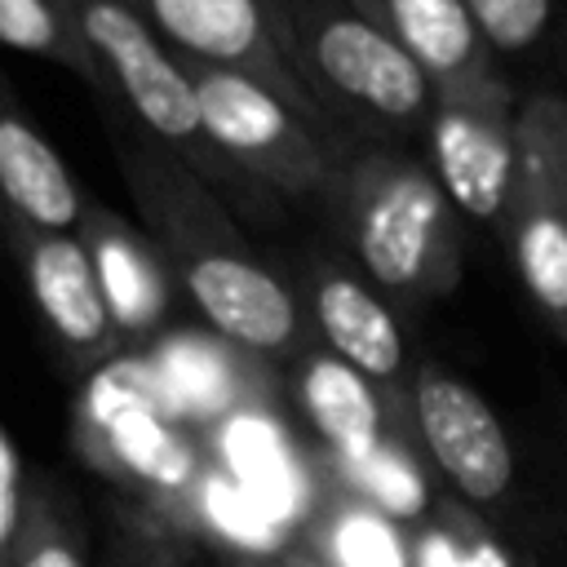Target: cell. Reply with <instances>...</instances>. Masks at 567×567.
Wrapping results in <instances>:
<instances>
[{
	"label": "cell",
	"mask_w": 567,
	"mask_h": 567,
	"mask_svg": "<svg viewBox=\"0 0 567 567\" xmlns=\"http://www.w3.org/2000/svg\"><path fill=\"white\" fill-rule=\"evenodd\" d=\"M292 567H328V563H315V558H301V563H292Z\"/></svg>",
	"instance_id": "24"
},
{
	"label": "cell",
	"mask_w": 567,
	"mask_h": 567,
	"mask_svg": "<svg viewBox=\"0 0 567 567\" xmlns=\"http://www.w3.org/2000/svg\"><path fill=\"white\" fill-rule=\"evenodd\" d=\"M434 84V93H478L509 84L461 0H350Z\"/></svg>",
	"instance_id": "13"
},
{
	"label": "cell",
	"mask_w": 567,
	"mask_h": 567,
	"mask_svg": "<svg viewBox=\"0 0 567 567\" xmlns=\"http://www.w3.org/2000/svg\"><path fill=\"white\" fill-rule=\"evenodd\" d=\"M563 177H567V151H563Z\"/></svg>",
	"instance_id": "25"
},
{
	"label": "cell",
	"mask_w": 567,
	"mask_h": 567,
	"mask_svg": "<svg viewBox=\"0 0 567 567\" xmlns=\"http://www.w3.org/2000/svg\"><path fill=\"white\" fill-rule=\"evenodd\" d=\"M492 58H523L554 31V0H461Z\"/></svg>",
	"instance_id": "20"
},
{
	"label": "cell",
	"mask_w": 567,
	"mask_h": 567,
	"mask_svg": "<svg viewBox=\"0 0 567 567\" xmlns=\"http://www.w3.org/2000/svg\"><path fill=\"white\" fill-rule=\"evenodd\" d=\"M408 416L447 487L465 505H501L514 487V443L496 408L447 368L421 363L408 385Z\"/></svg>",
	"instance_id": "9"
},
{
	"label": "cell",
	"mask_w": 567,
	"mask_h": 567,
	"mask_svg": "<svg viewBox=\"0 0 567 567\" xmlns=\"http://www.w3.org/2000/svg\"><path fill=\"white\" fill-rule=\"evenodd\" d=\"M182 66L190 75L208 142L248 186H257L275 204L328 195L337 164L354 146L319 133L279 93H270L266 84L239 71H221V66H204L186 58Z\"/></svg>",
	"instance_id": "5"
},
{
	"label": "cell",
	"mask_w": 567,
	"mask_h": 567,
	"mask_svg": "<svg viewBox=\"0 0 567 567\" xmlns=\"http://www.w3.org/2000/svg\"><path fill=\"white\" fill-rule=\"evenodd\" d=\"M359 275L399 306H425L461 284V213L434 173L394 142H359L319 199Z\"/></svg>",
	"instance_id": "2"
},
{
	"label": "cell",
	"mask_w": 567,
	"mask_h": 567,
	"mask_svg": "<svg viewBox=\"0 0 567 567\" xmlns=\"http://www.w3.org/2000/svg\"><path fill=\"white\" fill-rule=\"evenodd\" d=\"M567 102L563 97H527L518 106V177L501 221L514 275L549 323L558 341H567Z\"/></svg>",
	"instance_id": "6"
},
{
	"label": "cell",
	"mask_w": 567,
	"mask_h": 567,
	"mask_svg": "<svg viewBox=\"0 0 567 567\" xmlns=\"http://www.w3.org/2000/svg\"><path fill=\"white\" fill-rule=\"evenodd\" d=\"M350 470V483L359 487V496H363V505H372L377 514H385V518H421V509H425V478H421V470L412 465V456L399 447V443H381V447H372L368 456H359V461H350L346 465Z\"/></svg>",
	"instance_id": "18"
},
{
	"label": "cell",
	"mask_w": 567,
	"mask_h": 567,
	"mask_svg": "<svg viewBox=\"0 0 567 567\" xmlns=\"http://www.w3.org/2000/svg\"><path fill=\"white\" fill-rule=\"evenodd\" d=\"M301 408L319 439L346 465L385 443V412L377 385L328 350L310 354L301 368Z\"/></svg>",
	"instance_id": "16"
},
{
	"label": "cell",
	"mask_w": 567,
	"mask_h": 567,
	"mask_svg": "<svg viewBox=\"0 0 567 567\" xmlns=\"http://www.w3.org/2000/svg\"><path fill=\"white\" fill-rule=\"evenodd\" d=\"M412 558H416V567H514L509 554L470 518L430 527Z\"/></svg>",
	"instance_id": "22"
},
{
	"label": "cell",
	"mask_w": 567,
	"mask_h": 567,
	"mask_svg": "<svg viewBox=\"0 0 567 567\" xmlns=\"http://www.w3.org/2000/svg\"><path fill=\"white\" fill-rule=\"evenodd\" d=\"M425 137V168L452 199V208L478 226L505 221L518 177V102L514 89L434 93Z\"/></svg>",
	"instance_id": "8"
},
{
	"label": "cell",
	"mask_w": 567,
	"mask_h": 567,
	"mask_svg": "<svg viewBox=\"0 0 567 567\" xmlns=\"http://www.w3.org/2000/svg\"><path fill=\"white\" fill-rule=\"evenodd\" d=\"M22 514H27V505H22V483H18V456H13L9 434L0 430V563L13 549Z\"/></svg>",
	"instance_id": "23"
},
{
	"label": "cell",
	"mask_w": 567,
	"mask_h": 567,
	"mask_svg": "<svg viewBox=\"0 0 567 567\" xmlns=\"http://www.w3.org/2000/svg\"><path fill=\"white\" fill-rule=\"evenodd\" d=\"M0 44L13 49V53H31V58H44V62L71 71L106 106V80H102L97 62H93V53L80 35L71 0H0Z\"/></svg>",
	"instance_id": "17"
},
{
	"label": "cell",
	"mask_w": 567,
	"mask_h": 567,
	"mask_svg": "<svg viewBox=\"0 0 567 567\" xmlns=\"http://www.w3.org/2000/svg\"><path fill=\"white\" fill-rule=\"evenodd\" d=\"M89 204L93 199L0 71V213L44 230H80Z\"/></svg>",
	"instance_id": "14"
},
{
	"label": "cell",
	"mask_w": 567,
	"mask_h": 567,
	"mask_svg": "<svg viewBox=\"0 0 567 567\" xmlns=\"http://www.w3.org/2000/svg\"><path fill=\"white\" fill-rule=\"evenodd\" d=\"M301 297H306V319L323 337V350L350 363L359 377L372 385H399L408 368V341L385 306V297L354 270L328 261V257H306L301 270Z\"/></svg>",
	"instance_id": "12"
},
{
	"label": "cell",
	"mask_w": 567,
	"mask_h": 567,
	"mask_svg": "<svg viewBox=\"0 0 567 567\" xmlns=\"http://www.w3.org/2000/svg\"><path fill=\"white\" fill-rule=\"evenodd\" d=\"M80 35L106 80V106H124L128 120L173 151L230 213L275 217V199L248 186L208 142L182 58L151 31L128 0H71Z\"/></svg>",
	"instance_id": "4"
},
{
	"label": "cell",
	"mask_w": 567,
	"mask_h": 567,
	"mask_svg": "<svg viewBox=\"0 0 567 567\" xmlns=\"http://www.w3.org/2000/svg\"><path fill=\"white\" fill-rule=\"evenodd\" d=\"M128 4H133V0H128Z\"/></svg>",
	"instance_id": "27"
},
{
	"label": "cell",
	"mask_w": 567,
	"mask_h": 567,
	"mask_svg": "<svg viewBox=\"0 0 567 567\" xmlns=\"http://www.w3.org/2000/svg\"><path fill=\"white\" fill-rule=\"evenodd\" d=\"M133 9L151 22V31L177 58L239 71V75L266 84L270 93H279L319 133H328L346 146H359L323 115V106L306 93V84L288 66L270 0H133Z\"/></svg>",
	"instance_id": "7"
},
{
	"label": "cell",
	"mask_w": 567,
	"mask_h": 567,
	"mask_svg": "<svg viewBox=\"0 0 567 567\" xmlns=\"http://www.w3.org/2000/svg\"><path fill=\"white\" fill-rule=\"evenodd\" d=\"M279 44L306 93L354 142L421 133L434 84L350 0H270Z\"/></svg>",
	"instance_id": "3"
},
{
	"label": "cell",
	"mask_w": 567,
	"mask_h": 567,
	"mask_svg": "<svg viewBox=\"0 0 567 567\" xmlns=\"http://www.w3.org/2000/svg\"><path fill=\"white\" fill-rule=\"evenodd\" d=\"M328 567H416L412 549L399 540L394 523L372 505L354 501L328 523Z\"/></svg>",
	"instance_id": "19"
},
{
	"label": "cell",
	"mask_w": 567,
	"mask_h": 567,
	"mask_svg": "<svg viewBox=\"0 0 567 567\" xmlns=\"http://www.w3.org/2000/svg\"><path fill=\"white\" fill-rule=\"evenodd\" d=\"M0 230L22 266L27 292L49 328V337L58 341V350L71 363H111L124 350V337L106 310V297L97 288L93 261L80 244L75 230H44L31 221H18L9 213H0Z\"/></svg>",
	"instance_id": "10"
},
{
	"label": "cell",
	"mask_w": 567,
	"mask_h": 567,
	"mask_svg": "<svg viewBox=\"0 0 567 567\" xmlns=\"http://www.w3.org/2000/svg\"><path fill=\"white\" fill-rule=\"evenodd\" d=\"M106 115L111 151L133 195L137 221L204 323L248 354H297L310 319L292 284L252 252V244L235 226V213L213 195V186H204L128 115H120L115 106H106Z\"/></svg>",
	"instance_id": "1"
},
{
	"label": "cell",
	"mask_w": 567,
	"mask_h": 567,
	"mask_svg": "<svg viewBox=\"0 0 567 567\" xmlns=\"http://www.w3.org/2000/svg\"><path fill=\"white\" fill-rule=\"evenodd\" d=\"M4 567H84V554L71 536V523L58 514V505L49 496L27 505L22 527L13 536V549L4 554Z\"/></svg>",
	"instance_id": "21"
},
{
	"label": "cell",
	"mask_w": 567,
	"mask_h": 567,
	"mask_svg": "<svg viewBox=\"0 0 567 567\" xmlns=\"http://www.w3.org/2000/svg\"><path fill=\"white\" fill-rule=\"evenodd\" d=\"M0 567H4V563H0Z\"/></svg>",
	"instance_id": "26"
},
{
	"label": "cell",
	"mask_w": 567,
	"mask_h": 567,
	"mask_svg": "<svg viewBox=\"0 0 567 567\" xmlns=\"http://www.w3.org/2000/svg\"><path fill=\"white\" fill-rule=\"evenodd\" d=\"M75 235L93 261L97 288L106 297V310H111L124 346L151 337L168 319L173 275H168L164 257L155 252V244L146 239V230L102 204H89Z\"/></svg>",
	"instance_id": "15"
},
{
	"label": "cell",
	"mask_w": 567,
	"mask_h": 567,
	"mask_svg": "<svg viewBox=\"0 0 567 567\" xmlns=\"http://www.w3.org/2000/svg\"><path fill=\"white\" fill-rule=\"evenodd\" d=\"M80 443L97 456L102 470L133 478L151 492L182 496L195 483V447L164 421V412L142 390H133L115 372L93 385L80 421Z\"/></svg>",
	"instance_id": "11"
}]
</instances>
